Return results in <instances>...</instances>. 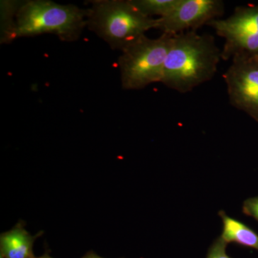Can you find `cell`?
<instances>
[{
  "instance_id": "6",
  "label": "cell",
  "mask_w": 258,
  "mask_h": 258,
  "mask_svg": "<svg viewBox=\"0 0 258 258\" xmlns=\"http://www.w3.org/2000/svg\"><path fill=\"white\" fill-rule=\"evenodd\" d=\"M225 5L220 0H180L175 9L164 18H157L156 29L175 35L196 30L212 20L221 18Z\"/></svg>"
},
{
  "instance_id": "1",
  "label": "cell",
  "mask_w": 258,
  "mask_h": 258,
  "mask_svg": "<svg viewBox=\"0 0 258 258\" xmlns=\"http://www.w3.org/2000/svg\"><path fill=\"white\" fill-rule=\"evenodd\" d=\"M221 52L212 35L195 30L172 35L161 83L178 92H189L215 76Z\"/></svg>"
},
{
  "instance_id": "12",
  "label": "cell",
  "mask_w": 258,
  "mask_h": 258,
  "mask_svg": "<svg viewBox=\"0 0 258 258\" xmlns=\"http://www.w3.org/2000/svg\"><path fill=\"white\" fill-rule=\"evenodd\" d=\"M227 244L221 237L217 239L209 249L207 258H232L226 253Z\"/></svg>"
},
{
  "instance_id": "3",
  "label": "cell",
  "mask_w": 258,
  "mask_h": 258,
  "mask_svg": "<svg viewBox=\"0 0 258 258\" xmlns=\"http://www.w3.org/2000/svg\"><path fill=\"white\" fill-rule=\"evenodd\" d=\"M91 4L87 26L113 50L122 52L157 27V18L143 14L131 0H98Z\"/></svg>"
},
{
  "instance_id": "14",
  "label": "cell",
  "mask_w": 258,
  "mask_h": 258,
  "mask_svg": "<svg viewBox=\"0 0 258 258\" xmlns=\"http://www.w3.org/2000/svg\"><path fill=\"white\" fill-rule=\"evenodd\" d=\"M82 258H103L102 257H100L99 255L95 253V252H88L87 254H85L84 256Z\"/></svg>"
},
{
  "instance_id": "5",
  "label": "cell",
  "mask_w": 258,
  "mask_h": 258,
  "mask_svg": "<svg viewBox=\"0 0 258 258\" xmlns=\"http://www.w3.org/2000/svg\"><path fill=\"white\" fill-rule=\"evenodd\" d=\"M207 25L225 40L222 60L258 53V8H236L229 18L216 19Z\"/></svg>"
},
{
  "instance_id": "11",
  "label": "cell",
  "mask_w": 258,
  "mask_h": 258,
  "mask_svg": "<svg viewBox=\"0 0 258 258\" xmlns=\"http://www.w3.org/2000/svg\"><path fill=\"white\" fill-rule=\"evenodd\" d=\"M22 2L1 1V43L10 42L15 16Z\"/></svg>"
},
{
  "instance_id": "4",
  "label": "cell",
  "mask_w": 258,
  "mask_h": 258,
  "mask_svg": "<svg viewBox=\"0 0 258 258\" xmlns=\"http://www.w3.org/2000/svg\"><path fill=\"white\" fill-rule=\"evenodd\" d=\"M171 37L166 33L156 39L145 35L122 51L118 66L123 89H142L161 82Z\"/></svg>"
},
{
  "instance_id": "13",
  "label": "cell",
  "mask_w": 258,
  "mask_h": 258,
  "mask_svg": "<svg viewBox=\"0 0 258 258\" xmlns=\"http://www.w3.org/2000/svg\"><path fill=\"white\" fill-rule=\"evenodd\" d=\"M245 210L258 220V199L251 200L245 205Z\"/></svg>"
},
{
  "instance_id": "8",
  "label": "cell",
  "mask_w": 258,
  "mask_h": 258,
  "mask_svg": "<svg viewBox=\"0 0 258 258\" xmlns=\"http://www.w3.org/2000/svg\"><path fill=\"white\" fill-rule=\"evenodd\" d=\"M42 234L40 232L30 235L25 230V223L18 222L13 229L0 235V254L5 258H35L34 242Z\"/></svg>"
},
{
  "instance_id": "2",
  "label": "cell",
  "mask_w": 258,
  "mask_h": 258,
  "mask_svg": "<svg viewBox=\"0 0 258 258\" xmlns=\"http://www.w3.org/2000/svg\"><path fill=\"white\" fill-rule=\"evenodd\" d=\"M88 13V9L49 0L22 2L15 16L10 42L18 37L45 33L54 34L63 41H74L87 26Z\"/></svg>"
},
{
  "instance_id": "15",
  "label": "cell",
  "mask_w": 258,
  "mask_h": 258,
  "mask_svg": "<svg viewBox=\"0 0 258 258\" xmlns=\"http://www.w3.org/2000/svg\"><path fill=\"white\" fill-rule=\"evenodd\" d=\"M35 258H52V257H50V256L49 255V254H44V255L41 256V257H35Z\"/></svg>"
},
{
  "instance_id": "16",
  "label": "cell",
  "mask_w": 258,
  "mask_h": 258,
  "mask_svg": "<svg viewBox=\"0 0 258 258\" xmlns=\"http://www.w3.org/2000/svg\"><path fill=\"white\" fill-rule=\"evenodd\" d=\"M0 258H5V257H3V256L2 255V254H0Z\"/></svg>"
},
{
  "instance_id": "9",
  "label": "cell",
  "mask_w": 258,
  "mask_h": 258,
  "mask_svg": "<svg viewBox=\"0 0 258 258\" xmlns=\"http://www.w3.org/2000/svg\"><path fill=\"white\" fill-rule=\"evenodd\" d=\"M223 222L221 238L227 242H235L258 250V235L247 226L234 218L220 212Z\"/></svg>"
},
{
  "instance_id": "7",
  "label": "cell",
  "mask_w": 258,
  "mask_h": 258,
  "mask_svg": "<svg viewBox=\"0 0 258 258\" xmlns=\"http://www.w3.org/2000/svg\"><path fill=\"white\" fill-rule=\"evenodd\" d=\"M224 79L231 104L258 113V64L248 57H234Z\"/></svg>"
},
{
  "instance_id": "10",
  "label": "cell",
  "mask_w": 258,
  "mask_h": 258,
  "mask_svg": "<svg viewBox=\"0 0 258 258\" xmlns=\"http://www.w3.org/2000/svg\"><path fill=\"white\" fill-rule=\"evenodd\" d=\"M132 4L149 18H164L170 14L179 5L180 0H131Z\"/></svg>"
}]
</instances>
